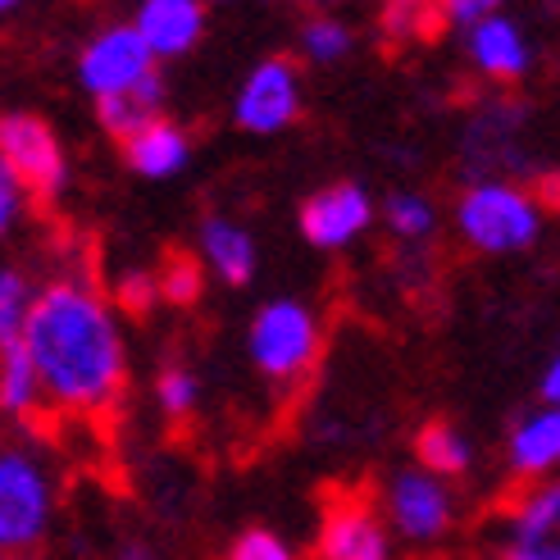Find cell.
<instances>
[{
    "mask_svg": "<svg viewBox=\"0 0 560 560\" xmlns=\"http://www.w3.org/2000/svg\"><path fill=\"white\" fill-rule=\"evenodd\" d=\"M374 223H378V201L370 196L365 183H351V178L315 187L296 210L301 237L311 242L315 250H328V256L332 250L355 246L374 229Z\"/></svg>",
    "mask_w": 560,
    "mask_h": 560,
    "instance_id": "8",
    "label": "cell"
},
{
    "mask_svg": "<svg viewBox=\"0 0 560 560\" xmlns=\"http://www.w3.org/2000/svg\"><path fill=\"white\" fill-rule=\"evenodd\" d=\"M19 5H23V0H0V14H14Z\"/></svg>",
    "mask_w": 560,
    "mask_h": 560,
    "instance_id": "33",
    "label": "cell"
},
{
    "mask_svg": "<svg viewBox=\"0 0 560 560\" xmlns=\"http://www.w3.org/2000/svg\"><path fill=\"white\" fill-rule=\"evenodd\" d=\"M305 105V78L296 60L288 55H265L260 65H250L246 78L233 92V124L250 137H278L301 119Z\"/></svg>",
    "mask_w": 560,
    "mask_h": 560,
    "instance_id": "7",
    "label": "cell"
},
{
    "mask_svg": "<svg viewBox=\"0 0 560 560\" xmlns=\"http://www.w3.org/2000/svg\"><path fill=\"white\" fill-rule=\"evenodd\" d=\"M492 14H506V0H442V19H446V27H456V33H465V27L483 23Z\"/></svg>",
    "mask_w": 560,
    "mask_h": 560,
    "instance_id": "27",
    "label": "cell"
},
{
    "mask_svg": "<svg viewBox=\"0 0 560 560\" xmlns=\"http://www.w3.org/2000/svg\"><path fill=\"white\" fill-rule=\"evenodd\" d=\"M0 560H5V556H0Z\"/></svg>",
    "mask_w": 560,
    "mask_h": 560,
    "instance_id": "34",
    "label": "cell"
},
{
    "mask_svg": "<svg viewBox=\"0 0 560 560\" xmlns=\"http://www.w3.org/2000/svg\"><path fill=\"white\" fill-rule=\"evenodd\" d=\"M155 406L170 424H187V419L201 410V374H196L187 360H164L155 374Z\"/></svg>",
    "mask_w": 560,
    "mask_h": 560,
    "instance_id": "23",
    "label": "cell"
},
{
    "mask_svg": "<svg viewBox=\"0 0 560 560\" xmlns=\"http://www.w3.org/2000/svg\"><path fill=\"white\" fill-rule=\"evenodd\" d=\"M124 164L147 183H170L191 164V132L178 119L164 115L151 128L137 132L132 142H124Z\"/></svg>",
    "mask_w": 560,
    "mask_h": 560,
    "instance_id": "16",
    "label": "cell"
},
{
    "mask_svg": "<svg viewBox=\"0 0 560 560\" xmlns=\"http://www.w3.org/2000/svg\"><path fill=\"white\" fill-rule=\"evenodd\" d=\"M0 164L37 201H55L69 187V151L60 132L33 109H5L0 115Z\"/></svg>",
    "mask_w": 560,
    "mask_h": 560,
    "instance_id": "6",
    "label": "cell"
},
{
    "mask_svg": "<svg viewBox=\"0 0 560 560\" xmlns=\"http://www.w3.org/2000/svg\"><path fill=\"white\" fill-rule=\"evenodd\" d=\"M19 342L46 387L50 415L105 419L119 410L128 392V338L119 305L92 278L55 273L37 283Z\"/></svg>",
    "mask_w": 560,
    "mask_h": 560,
    "instance_id": "1",
    "label": "cell"
},
{
    "mask_svg": "<svg viewBox=\"0 0 560 560\" xmlns=\"http://www.w3.org/2000/svg\"><path fill=\"white\" fill-rule=\"evenodd\" d=\"M55 501L60 483L37 446H0V556H33L55 524Z\"/></svg>",
    "mask_w": 560,
    "mask_h": 560,
    "instance_id": "4",
    "label": "cell"
},
{
    "mask_svg": "<svg viewBox=\"0 0 560 560\" xmlns=\"http://www.w3.org/2000/svg\"><path fill=\"white\" fill-rule=\"evenodd\" d=\"M115 560H164L147 538H128L119 551H115Z\"/></svg>",
    "mask_w": 560,
    "mask_h": 560,
    "instance_id": "32",
    "label": "cell"
},
{
    "mask_svg": "<svg viewBox=\"0 0 560 560\" xmlns=\"http://www.w3.org/2000/svg\"><path fill=\"white\" fill-rule=\"evenodd\" d=\"M33 296H37L33 278H27L19 265H0V347L23 338V324H27V311H33Z\"/></svg>",
    "mask_w": 560,
    "mask_h": 560,
    "instance_id": "25",
    "label": "cell"
},
{
    "mask_svg": "<svg viewBox=\"0 0 560 560\" xmlns=\"http://www.w3.org/2000/svg\"><path fill=\"white\" fill-rule=\"evenodd\" d=\"M538 397H542V406H560V351L547 360V370L538 378Z\"/></svg>",
    "mask_w": 560,
    "mask_h": 560,
    "instance_id": "30",
    "label": "cell"
},
{
    "mask_svg": "<svg viewBox=\"0 0 560 560\" xmlns=\"http://www.w3.org/2000/svg\"><path fill=\"white\" fill-rule=\"evenodd\" d=\"M23 206H27V191L14 183V174L0 164V237H10L23 219Z\"/></svg>",
    "mask_w": 560,
    "mask_h": 560,
    "instance_id": "29",
    "label": "cell"
},
{
    "mask_svg": "<svg viewBox=\"0 0 560 560\" xmlns=\"http://www.w3.org/2000/svg\"><path fill=\"white\" fill-rule=\"evenodd\" d=\"M465 60L469 69L497 82V88H511V82H524L528 69H534V42H528L524 23L511 14H492L483 23L465 27Z\"/></svg>",
    "mask_w": 560,
    "mask_h": 560,
    "instance_id": "12",
    "label": "cell"
},
{
    "mask_svg": "<svg viewBox=\"0 0 560 560\" xmlns=\"http://www.w3.org/2000/svg\"><path fill=\"white\" fill-rule=\"evenodd\" d=\"M442 27V0H383L378 5V37L387 46H419Z\"/></svg>",
    "mask_w": 560,
    "mask_h": 560,
    "instance_id": "22",
    "label": "cell"
},
{
    "mask_svg": "<svg viewBox=\"0 0 560 560\" xmlns=\"http://www.w3.org/2000/svg\"><path fill=\"white\" fill-rule=\"evenodd\" d=\"M378 223H383L387 237L397 246L415 250V246L433 242V233H438V206L429 201L424 191L397 187V191H387V201L378 206Z\"/></svg>",
    "mask_w": 560,
    "mask_h": 560,
    "instance_id": "21",
    "label": "cell"
},
{
    "mask_svg": "<svg viewBox=\"0 0 560 560\" xmlns=\"http://www.w3.org/2000/svg\"><path fill=\"white\" fill-rule=\"evenodd\" d=\"M324 355V319L311 301L273 296L246 324V360L273 387H301Z\"/></svg>",
    "mask_w": 560,
    "mask_h": 560,
    "instance_id": "3",
    "label": "cell"
},
{
    "mask_svg": "<svg viewBox=\"0 0 560 560\" xmlns=\"http://www.w3.org/2000/svg\"><path fill=\"white\" fill-rule=\"evenodd\" d=\"M96 105V124H101V132L105 137H115V142L124 147V142H132L142 128H151L155 119H164L170 115V88H164V78L160 73H151V78H142V82H132V88H124V92H115V96H105V101H92Z\"/></svg>",
    "mask_w": 560,
    "mask_h": 560,
    "instance_id": "17",
    "label": "cell"
},
{
    "mask_svg": "<svg viewBox=\"0 0 560 560\" xmlns=\"http://www.w3.org/2000/svg\"><path fill=\"white\" fill-rule=\"evenodd\" d=\"M128 23L151 46L155 65H164V60H183V55H191L206 42L210 5L206 0H137Z\"/></svg>",
    "mask_w": 560,
    "mask_h": 560,
    "instance_id": "13",
    "label": "cell"
},
{
    "mask_svg": "<svg viewBox=\"0 0 560 560\" xmlns=\"http://www.w3.org/2000/svg\"><path fill=\"white\" fill-rule=\"evenodd\" d=\"M73 69H78V88L88 92L92 101H105V96L132 88V82L160 73L151 46L137 37L132 23H105V27H96V33L82 42Z\"/></svg>",
    "mask_w": 560,
    "mask_h": 560,
    "instance_id": "9",
    "label": "cell"
},
{
    "mask_svg": "<svg viewBox=\"0 0 560 560\" xmlns=\"http://www.w3.org/2000/svg\"><path fill=\"white\" fill-rule=\"evenodd\" d=\"M160 292H155V273L151 269H132L119 278L115 288V305H128V311H147V305H155Z\"/></svg>",
    "mask_w": 560,
    "mask_h": 560,
    "instance_id": "28",
    "label": "cell"
},
{
    "mask_svg": "<svg viewBox=\"0 0 560 560\" xmlns=\"http://www.w3.org/2000/svg\"><path fill=\"white\" fill-rule=\"evenodd\" d=\"M50 415L46 387L27 360L23 342L0 347V419H10L14 429H42V419Z\"/></svg>",
    "mask_w": 560,
    "mask_h": 560,
    "instance_id": "18",
    "label": "cell"
},
{
    "mask_svg": "<svg viewBox=\"0 0 560 560\" xmlns=\"http://www.w3.org/2000/svg\"><path fill=\"white\" fill-rule=\"evenodd\" d=\"M315 560H397V538L370 497H332L315 528Z\"/></svg>",
    "mask_w": 560,
    "mask_h": 560,
    "instance_id": "10",
    "label": "cell"
},
{
    "mask_svg": "<svg viewBox=\"0 0 560 560\" xmlns=\"http://www.w3.org/2000/svg\"><path fill=\"white\" fill-rule=\"evenodd\" d=\"M155 292L170 305H196L206 292V265L196 260V250H174L155 269Z\"/></svg>",
    "mask_w": 560,
    "mask_h": 560,
    "instance_id": "24",
    "label": "cell"
},
{
    "mask_svg": "<svg viewBox=\"0 0 560 560\" xmlns=\"http://www.w3.org/2000/svg\"><path fill=\"white\" fill-rule=\"evenodd\" d=\"M378 511H383V520H387L397 542L438 547L456 528L460 501H456V488L446 479H438V474L419 469V465H401V469L387 474Z\"/></svg>",
    "mask_w": 560,
    "mask_h": 560,
    "instance_id": "5",
    "label": "cell"
},
{
    "mask_svg": "<svg viewBox=\"0 0 560 560\" xmlns=\"http://www.w3.org/2000/svg\"><path fill=\"white\" fill-rule=\"evenodd\" d=\"M196 260L223 288H246L260 269V246L246 223H237L233 214H206L201 229H196Z\"/></svg>",
    "mask_w": 560,
    "mask_h": 560,
    "instance_id": "14",
    "label": "cell"
},
{
    "mask_svg": "<svg viewBox=\"0 0 560 560\" xmlns=\"http://www.w3.org/2000/svg\"><path fill=\"white\" fill-rule=\"evenodd\" d=\"M351 55H355V27L342 14L315 10L301 19V27H296V60L301 65L332 69V65H347Z\"/></svg>",
    "mask_w": 560,
    "mask_h": 560,
    "instance_id": "20",
    "label": "cell"
},
{
    "mask_svg": "<svg viewBox=\"0 0 560 560\" xmlns=\"http://www.w3.org/2000/svg\"><path fill=\"white\" fill-rule=\"evenodd\" d=\"M223 560H305L278 528H242V534L229 542V551H223Z\"/></svg>",
    "mask_w": 560,
    "mask_h": 560,
    "instance_id": "26",
    "label": "cell"
},
{
    "mask_svg": "<svg viewBox=\"0 0 560 560\" xmlns=\"http://www.w3.org/2000/svg\"><path fill=\"white\" fill-rule=\"evenodd\" d=\"M501 560H560V474L528 483L501 511Z\"/></svg>",
    "mask_w": 560,
    "mask_h": 560,
    "instance_id": "11",
    "label": "cell"
},
{
    "mask_svg": "<svg viewBox=\"0 0 560 560\" xmlns=\"http://www.w3.org/2000/svg\"><path fill=\"white\" fill-rule=\"evenodd\" d=\"M452 223L479 256H520L542 237V201L506 174H483L460 187Z\"/></svg>",
    "mask_w": 560,
    "mask_h": 560,
    "instance_id": "2",
    "label": "cell"
},
{
    "mask_svg": "<svg viewBox=\"0 0 560 560\" xmlns=\"http://www.w3.org/2000/svg\"><path fill=\"white\" fill-rule=\"evenodd\" d=\"M210 10H219V5H237V0H206ZM273 5H301V10H342V5H351V0H273Z\"/></svg>",
    "mask_w": 560,
    "mask_h": 560,
    "instance_id": "31",
    "label": "cell"
},
{
    "mask_svg": "<svg viewBox=\"0 0 560 560\" xmlns=\"http://www.w3.org/2000/svg\"><path fill=\"white\" fill-rule=\"evenodd\" d=\"M474 460H479V452H474V438L452 424V419H429L424 429L415 433V465L438 474V479H465V474L474 469Z\"/></svg>",
    "mask_w": 560,
    "mask_h": 560,
    "instance_id": "19",
    "label": "cell"
},
{
    "mask_svg": "<svg viewBox=\"0 0 560 560\" xmlns=\"http://www.w3.org/2000/svg\"><path fill=\"white\" fill-rule=\"evenodd\" d=\"M506 469L524 483H542L560 474V406H538L515 419L506 433Z\"/></svg>",
    "mask_w": 560,
    "mask_h": 560,
    "instance_id": "15",
    "label": "cell"
}]
</instances>
